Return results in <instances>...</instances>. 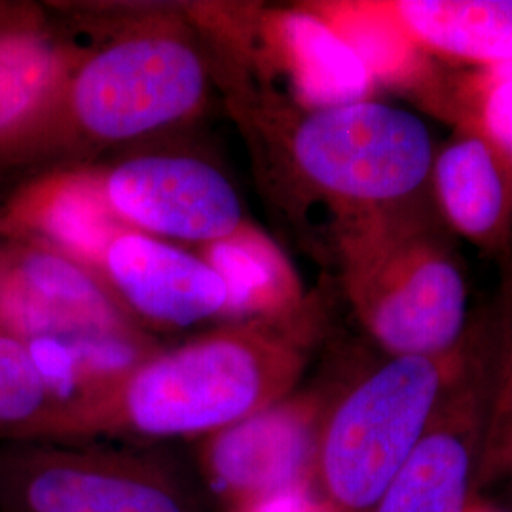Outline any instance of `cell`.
I'll list each match as a JSON object with an SVG mask.
<instances>
[{
	"label": "cell",
	"instance_id": "6da1fadb",
	"mask_svg": "<svg viewBox=\"0 0 512 512\" xmlns=\"http://www.w3.org/2000/svg\"><path fill=\"white\" fill-rule=\"evenodd\" d=\"M293 315L230 323L160 348L101 395L61 412L40 440L177 444L247 420L293 395L308 368L310 340Z\"/></svg>",
	"mask_w": 512,
	"mask_h": 512
},
{
	"label": "cell",
	"instance_id": "7a4b0ae2",
	"mask_svg": "<svg viewBox=\"0 0 512 512\" xmlns=\"http://www.w3.org/2000/svg\"><path fill=\"white\" fill-rule=\"evenodd\" d=\"M349 302L389 357H435L467 338V283L446 241L406 203L355 213L342 234Z\"/></svg>",
	"mask_w": 512,
	"mask_h": 512
},
{
	"label": "cell",
	"instance_id": "3957f363",
	"mask_svg": "<svg viewBox=\"0 0 512 512\" xmlns=\"http://www.w3.org/2000/svg\"><path fill=\"white\" fill-rule=\"evenodd\" d=\"M465 357L467 338L435 357L385 355L332 393L311 475L330 511L370 512L418 446Z\"/></svg>",
	"mask_w": 512,
	"mask_h": 512
},
{
	"label": "cell",
	"instance_id": "277c9868",
	"mask_svg": "<svg viewBox=\"0 0 512 512\" xmlns=\"http://www.w3.org/2000/svg\"><path fill=\"white\" fill-rule=\"evenodd\" d=\"M0 512H217L190 450L126 440H2Z\"/></svg>",
	"mask_w": 512,
	"mask_h": 512
},
{
	"label": "cell",
	"instance_id": "5b68a950",
	"mask_svg": "<svg viewBox=\"0 0 512 512\" xmlns=\"http://www.w3.org/2000/svg\"><path fill=\"white\" fill-rule=\"evenodd\" d=\"M205 93L207 67L188 38L137 31L78 59L42 145L55 133L92 145L131 141L190 118Z\"/></svg>",
	"mask_w": 512,
	"mask_h": 512
},
{
	"label": "cell",
	"instance_id": "8992f818",
	"mask_svg": "<svg viewBox=\"0 0 512 512\" xmlns=\"http://www.w3.org/2000/svg\"><path fill=\"white\" fill-rule=\"evenodd\" d=\"M291 158L313 188L365 213L403 205L431 177L435 148L416 114L363 99L310 110L291 135Z\"/></svg>",
	"mask_w": 512,
	"mask_h": 512
},
{
	"label": "cell",
	"instance_id": "52a82bcc",
	"mask_svg": "<svg viewBox=\"0 0 512 512\" xmlns=\"http://www.w3.org/2000/svg\"><path fill=\"white\" fill-rule=\"evenodd\" d=\"M332 393L287 399L192 442L190 456L217 512H256L311 484L321 423Z\"/></svg>",
	"mask_w": 512,
	"mask_h": 512
},
{
	"label": "cell",
	"instance_id": "ba28073f",
	"mask_svg": "<svg viewBox=\"0 0 512 512\" xmlns=\"http://www.w3.org/2000/svg\"><path fill=\"white\" fill-rule=\"evenodd\" d=\"M497 363V329L469 330L467 357L418 446L370 512H467Z\"/></svg>",
	"mask_w": 512,
	"mask_h": 512
},
{
	"label": "cell",
	"instance_id": "9c48e42d",
	"mask_svg": "<svg viewBox=\"0 0 512 512\" xmlns=\"http://www.w3.org/2000/svg\"><path fill=\"white\" fill-rule=\"evenodd\" d=\"M105 196L128 228L158 238L213 243L243 224L236 188L217 167L190 156L148 154L103 175Z\"/></svg>",
	"mask_w": 512,
	"mask_h": 512
},
{
	"label": "cell",
	"instance_id": "30bf717a",
	"mask_svg": "<svg viewBox=\"0 0 512 512\" xmlns=\"http://www.w3.org/2000/svg\"><path fill=\"white\" fill-rule=\"evenodd\" d=\"M0 275V332L23 342L139 329L97 275L35 241L0 249Z\"/></svg>",
	"mask_w": 512,
	"mask_h": 512
},
{
	"label": "cell",
	"instance_id": "8fae6325",
	"mask_svg": "<svg viewBox=\"0 0 512 512\" xmlns=\"http://www.w3.org/2000/svg\"><path fill=\"white\" fill-rule=\"evenodd\" d=\"M99 279L141 330L188 329L228 310V289L200 255L128 230L110 243Z\"/></svg>",
	"mask_w": 512,
	"mask_h": 512
},
{
	"label": "cell",
	"instance_id": "7c38bea8",
	"mask_svg": "<svg viewBox=\"0 0 512 512\" xmlns=\"http://www.w3.org/2000/svg\"><path fill=\"white\" fill-rule=\"evenodd\" d=\"M76 63L40 19L0 14V156L42 145Z\"/></svg>",
	"mask_w": 512,
	"mask_h": 512
},
{
	"label": "cell",
	"instance_id": "4fadbf2b",
	"mask_svg": "<svg viewBox=\"0 0 512 512\" xmlns=\"http://www.w3.org/2000/svg\"><path fill=\"white\" fill-rule=\"evenodd\" d=\"M4 230L69 256L99 277L110 243L128 232L105 196L103 173L69 169L21 188L0 219Z\"/></svg>",
	"mask_w": 512,
	"mask_h": 512
},
{
	"label": "cell",
	"instance_id": "5bb4252c",
	"mask_svg": "<svg viewBox=\"0 0 512 512\" xmlns=\"http://www.w3.org/2000/svg\"><path fill=\"white\" fill-rule=\"evenodd\" d=\"M431 177L448 222L486 247L512 224V165L486 135H463L435 156Z\"/></svg>",
	"mask_w": 512,
	"mask_h": 512
},
{
	"label": "cell",
	"instance_id": "9a60e30c",
	"mask_svg": "<svg viewBox=\"0 0 512 512\" xmlns=\"http://www.w3.org/2000/svg\"><path fill=\"white\" fill-rule=\"evenodd\" d=\"M274 38L298 99L311 110L368 99L372 74L319 14H281L274 21Z\"/></svg>",
	"mask_w": 512,
	"mask_h": 512
},
{
	"label": "cell",
	"instance_id": "2e32d148",
	"mask_svg": "<svg viewBox=\"0 0 512 512\" xmlns=\"http://www.w3.org/2000/svg\"><path fill=\"white\" fill-rule=\"evenodd\" d=\"M205 258L226 283L234 323L274 321L293 315L300 304L294 272L270 239L249 224L232 236L202 245Z\"/></svg>",
	"mask_w": 512,
	"mask_h": 512
},
{
	"label": "cell",
	"instance_id": "e0dca14e",
	"mask_svg": "<svg viewBox=\"0 0 512 512\" xmlns=\"http://www.w3.org/2000/svg\"><path fill=\"white\" fill-rule=\"evenodd\" d=\"M391 8L429 50L492 69L512 61V0H401Z\"/></svg>",
	"mask_w": 512,
	"mask_h": 512
},
{
	"label": "cell",
	"instance_id": "ac0fdd59",
	"mask_svg": "<svg viewBox=\"0 0 512 512\" xmlns=\"http://www.w3.org/2000/svg\"><path fill=\"white\" fill-rule=\"evenodd\" d=\"M57 404L37 359L16 336L0 332V437L38 440Z\"/></svg>",
	"mask_w": 512,
	"mask_h": 512
},
{
	"label": "cell",
	"instance_id": "d6986e66",
	"mask_svg": "<svg viewBox=\"0 0 512 512\" xmlns=\"http://www.w3.org/2000/svg\"><path fill=\"white\" fill-rule=\"evenodd\" d=\"M321 18L363 59L374 80H391L408 69L416 42L404 31L391 4L329 8Z\"/></svg>",
	"mask_w": 512,
	"mask_h": 512
},
{
	"label": "cell",
	"instance_id": "ffe728a7",
	"mask_svg": "<svg viewBox=\"0 0 512 512\" xmlns=\"http://www.w3.org/2000/svg\"><path fill=\"white\" fill-rule=\"evenodd\" d=\"M512 475V321L497 329V363L476 471V494Z\"/></svg>",
	"mask_w": 512,
	"mask_h": 512
},
{
	"label": "cell",
	"instance_id": "44dd1931",
	"mask_svg": "<svg viewBox=\"0 0 512 512\" xmlns=\"http://www.w3.org/2000/svg\"><path fill=\"white\" fill-rule=\"evenodd\" d=\"M494 69L492 86L482 105L484 135L512 165V61Z\"/></svg>",
	"mask_w": 512,
	"mask_h": 512
},
{
	"label": "cell",
	"instance_id": "7402d4cb",
	"mask_svg": "<svg viewBox=\"0 0 512 512\" xmlns=\"http://www.w3.org/2000/svg\"><path fill=\"white\" fill-rule=\"evenodd\" d=\"M0 283H2V275H0Z\"/></svg>",
	"mask_w": 512,
	"mask_h": 512
},
{
	"label": "cell",
	"instance_id": "603a6c76",
	"mask_svg": "<svg viewBox=\"0 0 512 512\" xmlns=\"http://www.w3.org/2000/svg\"><path fill=\"white\" fill-rule=\"evenodd\" d=\"M509 478H512V475H511V476H509Z\"/></svg>",
	"mask_w": 512,
	"mask_h": 512
}]
</instances>
